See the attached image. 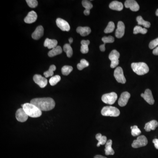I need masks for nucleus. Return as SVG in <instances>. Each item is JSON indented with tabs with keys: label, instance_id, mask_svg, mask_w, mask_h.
<instances>
[{
	"label": "nucleus",
	"instance_id": "6e6552de",
	"mask_svg": "<svg viewBox=\"0 0 158 158\" xmlns=\"http://www.w3.org/2000/svg\"><path fill=\"white\" fill-rule=\"evenodd\" d=\"M114 76L118 83L123 84L126 83V78L124 77L123 70L121 67H118L116 69L114 72Z\"/></svg>",
	"mask_w": 158,
	"mask_h": 158
},
{
	"label": "nucleus",
	"instance_id": "37998d69",
	"mask_svg": "<svg viewBox=\"0 0 158 158\" xmlns=\"http://www.w3.org/2000/svg\"><path fill=\"white\" fill-rule=\"evenodd\" d=\"M69 42H70V44H72V42H73V39L72 38H70L69 39Z\"/></svg>",
	"mask_w": 158,
	"mask_h": 158
},
{
	"label": "nucleus",
	"instance_id": "2f4dec72",
	"mask_svg": "<svg viewBox=\"0 0 158 158\" xmlns=\"http://www.w3.org/2000/svg\"><path fill=\"white\" fill-rule=\"evenodd\" d=\"M148 30L146 28H142L140 26H136L134 29V33L137 34L138 33H141V34H145L147 33Z\"/></svg>",
	"mask_w": 158,
	"mask_h": 158
},
{
	"label": "nucleus",
	"instance_id": "9b49d317",
	"mask_svg": "<svg viewBox=\"0 0 158 158\" xmlns=\"http://www.w3.org/2000/svg\"><path fill=\"white\" fill-rule=\"evenodd\" d=\"M28 116L26 113L24 109L22 108H20L16 111L15 113V117L18 121L20 122H25L27 120L28 118Z\"/></svg>",
	"mask_w": 158,
	"mask_h": 158
},
{
	"label": "nucleus",
	"instance_id": "72a5a7b5",
	"mask_svg": "<svg viewBox=\"0 0 158 158\" xmlns=\"http://www.w3.org/2000/svg\"><path fill=\"white\" fill-rule=\"evenodd\" d=\"M115 28L114 23L113 22H110L108 23V25L107 26L104 30V33H110L113 32Z\"/></svg>",
	"mask_w": 158,
	"mask_h": 158
},
{
	"label": "nucleus",
	"instance_id": "423d86ee",
	"mask_svg": "<svg viewBox=\"0 0 158 158\" xmlns=\"http://www.w3.org/2000/svg\"><path fill=\"white\" fill-rule=\"evenodd\" d=\"M120 53L116 50H113L110 52L109 58L111 61L110 67L112 68L116 67L119 64V58H120Z\"/></svg>",
	"mask_w": 158,
	"mask_h": 158
},
{
	"label": "nucleus",
	"instance_id": "5701e85b",
	"mask_svg": "<svg viewBox=\"0 0 158 158\" xmlns=\"http://www.w3.org/2000/svg\"><path fill=\"white\" fill-rule=\"evenodd\" d=\"M109 7L112 10L120 11L123 9V6L121 2L115 1L109 4Z\"/></svg>",
	"mask_w": 158,
	"mask_h": 158
},
{
	"label": "nucleus",
	"instance_id": "dca6fc26",
	"mask_svg": "<svg viewBox=\"0 0 158 158\" xmlns=\"http://www.w3.org/2000/svg\"><path fill=\"white\" fill-rule=\"evenodd\" d=\"M38 15L34 11H32L28 13L27 16L25 17L24 20L26 23L28 24L33 23L37 20Z\"/></svg>",
	"mask_w": 158,
	"mask_h": 158
},
{
	"label": "nucleus",
	"instance_id": "a878e982",
	"mask_svg": "<svg viewBox=\"0 0 158 158\" xmlns=\"http://www.w3.org/2000/svg\"><path fill=\"white\" fill-rule=\"evenodd\" d=\"M96 139L98 141L97 147L100 146L101 145H104L106 144L107 141V137L105 136H102L101 134H97L96 135Z\"/></svg>",
	"mask_w": 158,
	"mask_h": 158
},
{
	"label": "nucleus",
	"instance_id": "f03ea898",
	"mask_svg": "<svg viewBox=\"0 0 158 158\" xmlns=\"http://www.w3.org/2000/svg\"><path fill=\"white\" fill-rule=\"evenodd\" d=\"M22 108L24 109L28 116L32 118H38L41 116L42 115L41 110L37 107L36 105L31 103L24 104Z\"/></svg>",
	"mask_w": 158,
	"mask_h": 158
},
{
	"label": "nucleus",
	"instance_id": "7c9ffc66",
	"mask_svg": "<svg viewBox=\"0 0 158 158\" xmlns=\"http://www.w3.org/2000/svg\"><path fill=\"white\" fill-rule=\"evenodd\" d=\"M89 65V63L87 60L82 59L80 61V63L78 64L77 67L79 70H81L84 68L88 67Z\"/></svg>",
	"mask_w": 158,
	"mask_h": 158
},
{
	"label": "nucleus",
	"instance_id": "bb28decb",
	"mask_svg": "<svg viewBox=\"0 0 158 158\" xmlns=\"http://www.w3.org/2000/svg\"><path fill=\"white\" fill-rule=\"evenodd\" d=\"M63 50L64 52L66 53V55L68 57L70 58L72 56L73 51L70 44H65L63 46Z\"/></svg>",
	"mask_w": 158,
	"mask_h": 158
},
{
	"label": "nucleus",
	"instance_id": "412c9836",
	"mask_svg": "<svg viewBox=\"0 0 158 158\" xmlns=\"http://www.w3.org/2000/svg\"><path fill=\"white\" fill-rule=\"evenodd\" d=\"M58 41L56 40L46 38L44 43V46L47 47L48 49H53L57 46Z\"/></svg>",
	"mask_w": 158,
	"mask_h": 158
},
{
	"label": "nucleus",
	"instance_id": "e433bc0d",
	"mask_svg": "<svg viewBox=\"0 0 158 158\" xmlns=\"http://www.w3.org/2000/svg\"><path fill=\"white\" fill-rule=\"evenodd\" d=\"M158 45V38L152 40L149 43V47L150 49H152L156 47Z\"/></svg>",
	"mask_w": 158,
	"mask_h": 158
},
{
	"label": "nucleus",
	"instance_id": "f3484780",
	"mask_svg": "<svg viewBox=\"0 0 158 158\" xmlns=\"http://www.w3.org/2000/svg\"><path fill=\"white\" fill-rule=\"evenodd\" d=\"M44 29L42 26H39L36 28L34 32L32 34L33 39L38 40L44 35Z\"/></svg>",
	"mask_w": 158,
	"mask_h": 158
},
{
	"label": "nucleus",
	"instance_id": "58836bf2",
	"mask_svg": "<svg viewBox=\"0 0 158 158\" xmlns=\"http://www.w3.org/2000/svg\"><path fill=\"white\" fill-rule=\"evenodd\" d=\"M90 42L89 40H82L81 41V45H85L88 46L89 45Z\"/></svg>",
	"mask_w": 158,
	"mask_h": 158
},
{
	"label": "nucleus",
	"instance_id": "0eeeda50",
	"mask_svg": "<svg viewBox=\"0 0 158 158\" xmlns=\"http://www.w3.org/2000/svg\"><path fill=\"white\" fill-rule=\"evenodd\" d=\"M148 142V141L146 137L144 135H141L138 137L137 140L134 141L132 144V147L135 148L142 147L146 145Z\"/></svg>",
	"mask_w": 158,
	"mask_h": 158
},
{
	"label": "nucleus",
	"instance_id": "ddd939ff",
	"mask_svg": "<svg viewBox=\"0 0 158 158\" xmlns=\"http://www.w3.org/2000/svg\"><path fill=\"white\" fill-rule=\"evenodd\" d=\"M141 97H143L145 101L148 103L150 104H154L155 100L153 97L152 94V91L150 89L146 90H145V93H142L141 94Z\"/></svg>",
	"mask_w": 158,
	"mask_h": 158
},
{
	"label": "nucleus",
	"instance_id": "c03bdc74",
	"mask_svg": "<svg viewBox=\"0 0 158 158\" xmlns=\"http://www.w3.org/2000/svg\"><path fill=\"white\" fill-rule=\"evenodd\" d=\"M155 15L156 16H158V9L156 10V12H155Z\"/></svg>",
	"mask_w": 158,
	"mask_h": 158
},
{
	"label": "nucleus",
	"instance_id": "b1692460",
	"mask_svg": "<svg viewBox=\"0 0 158 158\" xmlns=\"http://www.w3.org/2000/svg\"><path fill=\"white\" fill-rule=\"evenodd\" d=\"M77 32L83 37L88 36L91 33V29L89 27L79 26L77 29Z\"/></svg>",
	"mask_w": 158,
	"mask_h": 158
},
{
	"label": "nucleus",
	"instance_id": "7ed1b4c3",
	"mask_svg": "<svg viewBox=\"0 0 158 158\" xmlns=\"http://www.w3.org/2000/svg\"><path fill=\"white\" fill-rule=\"evenodd\" d=\"M133 70L138 75H145L149 72V67L145 63H134L131 64Z\"/></svg>",
	"mask_w": 158,
	"mask_h": 158
},
{
	"label": "nucleus",
	"instance_id": "6ab92c4d",
	"mask_svg": "<svg viewBox=\"0 0 158 158\" xmlns=\"http://www.w3.org/2000/svg\"><path fill=\"white\" fill-rule=\"evenodd\" d=\"M83 6L85 8L84 11V13L85 15H89L90 14V10L93 8V5L91 2L87 0H84L82 1Z\"/></svg>",
	"mask_w": 158,
	"mask_h": 158
},
{
	"label": "nucleus",
	"instance_id": "20e7f679",
	"mask_svg": "<svg viewBox=\"0 0 158 158\" xmlns=\"http://www.w3.org/2000/svg\"><path fill=\"white\" fill-rule=\"evenodd\" d=\"M101 113L103 116L117 117L120 115V111L117 108L107 106L103 108Z\"/></svg>",
	"mask_w": 158,
	"mask_h": 158
},
{
	"label": "nucleus",
	"instance_id": "79ce46f5",
	"mask_svg": "<svg viewBox=\"0 0 158 158\" xmlns=\"http://www.w3.org/2000/svg\"><path fill=\"white\" fill-rule=\"evenodd\" d=\"M94 158H107L101 155H96L94 157Z\"/></svg>",
	"mask_w": 158,
	"mask_h": 158
},
{
	"label": "nucleus",
	"instance_id": "473e14b6",
	"mask_svg": "<svg viewBox=\"0 0 158 158\" xmlns=\"http://www.w3.org/2000/svg\"><path fill=\"white\" fill-rule=\"evenodd\" d=\"M73 70V68L72 66L70 65H65L63 66V68L61 69L62 74L65 76H67L70 74L71 72Z\"/></svg>",
	"mask_w": 158,
	"mask_h": 158
},
{
	"label": "nucleus",
	"instance_id": "4be33fe9",
	"mask_svg": "<svg viewBox=\"0 0 158 158\" xmlns=\"http://www.w3.org/2000/svg\"><path fill=\"white\" fill-rule=\"evenodd\" d=\"M112 143H113V141L112 140L110 139L108 140L105 144L104 151H105V154L106 155H113L114 154V151L112 147Z\"/></svg>",
	"mask_w": 158,
	"mask_h": 158
},
{
	"label": "nucleus",
	"instance_id": "a211bd4d",
	"mask_svg": "<svg viewBox=\"0 0 158 158\" xmlns=\"http://www.w3.org/2000/svg\"><path fill=\"white\" fill-rule=\"evenodd\" d=\"M158 126V122L155 120H153L146 123L144 129L147 132H150L151 130H155Z\"/></svg>",
	"mask_w": 158,
	"mask_h": 158
},
{
	"label": "nucleus",
	"instance_id": "39448f33",
	"mask_svg": "<svg viewBox=\"0 0 158 158\" xmlns=\"http://www.w3.org/2000/svg\"><path fill=\"white\" fill-rule=\"evenodd\" d=\"M117 95L115 92L104 94L102 96V100L104 103L113 104L117 99Z\"/></svg>",
	"mask_w": 158,
	"mask_h": 158
},
{
	"label": "nucleus",
	"instance_id": "1a4fd4ad",
	"mask_svg": "<svg viewBox=\"0 0 158 158\" xmlns=\"http://www.w3.org/2000/svg\"><path fill=\"white\" fill-rule=\"evenodd\" d=\"M33 81L41 88H44L47 84V81L46 78L39 74H35L33 77Z\"/></svg>",
	"mask_w": 158,
	"mask_h": 158
},
{
	"label": "nucleus",
	"instance_id": "393cba45",
	"mask_svg": "<svg viewBox=\"0 0 158 158\" xmlns=\"http://www.w3.org/2000/svg\"><path fill=\"white\" fill-rule=\"evenodd\" d=\"M63 52L62 47L60 46H57L52 49L48 53V55L50 57H53L57 55H60Z\"/></svg>",
	"mask_w": 158,
	"mask_h": 158
},
{
	"label": "nucleus",
	"instance_id": "2eb2a0df",
	"mask_svg": "<svg viewBox=\"0 0 158 158\" xmlns=\"http://www.w3.org/2000/svg\"><path fill=\"white\" fill-rule=\"evenodd\" d=\"M125 26L123 22L119 21L117 24V28L116 31L115 36L118 38H121L124 36Z\"/></svg>",
	"mask_w": 158,
	"mask_h": 158
},
{
	"label": "nucleus",
	"instance_id": "c756f323",
	"mask_svg": "<svg viewBox=\"0 0 158 158\" xmlns=\"http://www.w3.org/2000/svg\"><path fill=\"white\" fill-rule=\"evenodd\" d=\"M56 67L54 65H51L49 67V70L47 71L44 72V74L46 78L48 77H52L54 74V71L56 70Z\"/></svg>",
	"mask_w": 158,
	"mask_h": 158
},
{
	"label": "nucleus",
	"instance_id": "aec40b11",
	"mask_svg": "<svg viewBox=\"0 0 158 158\" xmlns=\"http://www.w3.org/2000/svg\"><path fill=\"white\" fill-rule=\"evenodd\" d=\"M102 41L104 44L100 46V49L102 52H104L105 50V45L106 43H112L114 41V38L111 36L109 37H104L102 38Z\"/></svg>",
	"mask_w": 158,
	"mask_h": 158
},
{
	"label": "nucleus",
	"instance_id": "c85d7f7f",
	"mask_svg": "<svg viewBox=\"0 0 158 158\" xmlns=\"http://www.w3.org/2000/svg\"><path fill=\"white\" fill-rule=\"evenodd\" d=\"M61 80V77L59 75H56L53 76L49 80V83L51 86H53L56 85Z\"/></svg>",
	"mask_w": 158,
	"mask_h": 158
},
{
	"label": "nucleus",
	"instance_id": "9d476101",
	"mask_svg": "<svg viewBox=\"0 0 158 158\" xmlns=\"http://www.w3.org/2000/svg\"><path fill=\"white\" fill-rule=\"evenodd\" d=\"M56 23L58 27L64 31H69L70 29L69 23L61 18H58L56 21Z\"/></svg>",
	"mask_w": 158,
	"mask_h": 158
},
{
	"label": "nucleus",
	"instance_id": "4c0bfd02",
	"mask_svg": "<svg viewBox=\"0 0 158 158\" xmlns=\"http://www.w3.org/2000/svg\"><path fill=\"white\" fill-rule=\"evenodd\" d=\"M89 51L88 46L85 45H81V52L83 54H87Z\"/></svg>",
	"mask_w": 158,
	"mask_h": 158
},
{
	"label": "nucleus",
	"instance_id": "a19ab883",
	"mask_svg": "<svg viewBox=\"0 0 158 158\" xmlns=\"http://www.w3.org/2000/svg\"><path fill=\"white\" fill-rule=\"evenodd\" d=\"M153 54L155 56H158V47L154 49L153 51Z\"/></svg>",
	"mask_w": 158,
	"mask_h": 158
},
{
	"label": "nucleus",
	"instance_id": "f704fd0d",
	"mask_svg": "<svg viewBox=\"0 0 158 158\" xmlns=\"http://www.w3.org/2000/svg\"><path fill=\"white\" fill-rule=\"evenodd\" d=\"M130 128H131V134L134 137L139 136L141 134V131L138 128V126H136V125L131 126L130 127Z\"/></svg>",
	"mask_w": 158,
	"mask_h": 158
},
{
	"label": "nucleus",
	"instance_id": "cd10ccee",
	"mask_svg": "<svg viewBox=\"0 0 158 158\" xmlns=\"http://www.w3.org/2000/svg\"><path fill=\"white\" fill-rule=\"evenodd\" d=\"M137 21L139 25H143L145 28H149L151 26V24L149 22L146 21L143 19L141 16H139L137 17Z\"/></svg>",
	"mask_w": 158,
	"mask_h": 158
},
{
	"label": "nucleus",
	"instance_id": "f8f14e48",
	"mask_svg": "<svg viewBox=\"0 0 158 158\" xmlns=\"http://www.w3.org/2000/svg\"><path fill=\"white\" fill-rule=\"evenodd\" d=\"M124 6L126 8H129L133 12H137L140 9L139 6L134 0H127L125 1Z\"/></svg>",
	"mask_w": 158,
	"mask_h": 158
},
{
	"label": "nucleus",
	"instance_id": "f257e3e1",
	"mask_svg": "<svg viewBox=\"0 0 158 158\" xmlns=\"http://www.w3.org/2000/svg\"><path fill=\"white\" fill-rule=\"evenodd\" d=\"M31 103L36 105L41 111H49L55 108L56 103L51 97L36 98L32 99Z\"/></svg>",
	"mask_w": 158,
	"mask_h": 158
},
{
	"label": "nucleus",
	"instance_id": "c9c22d12",
	"mask_svg": "<svg viewBox=\"0 0 158 158\" xmlns=\"http://www.w3.org/2000/svg\"><path fill=\"white\" fill-rule=\"evenodd\" d=\"M26 2L28 6L32 8H35L38 6V1L36 0H26Z\"/></svg>",
	"mask_w": 158,
	"mask_h": 158
},
{
	"label": "nucleus",
	"instance_id": "ea45409f",
	"mask_svg": "<svg viewBox=\"0 0 158 158\" xmlns=\"http://www.w3.org/2000/svg\"><path fill=\"white\" fill-rule=\"evenodd\" d=\"M153 143L154 144L155 147L156 149H158V139H154L152 141Z\"/></svg>",
	"mask_w": 158,
	"mask_h": 158
},
{
	"label": "nucleus",
	"instance_id": "4468645a",
	"mask_svg": "<svg viewBox=\"0 0 158 158\" xmlns=\"http://www.w3.org/2000/svg\"><path fill=\"white\" fill-rule=\"evenodd\" d=\"M130 95L129 92H124L122 93L118 101V104L121 107H124L127 105Z\"/></svg>",
	"mask_w": 158,
	"mask_h": 158
}]
</instances>
